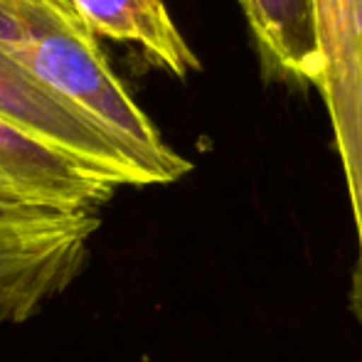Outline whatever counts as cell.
<instances>
[{
    "label": "cell",
    "mask_w": 362,
    "mask_h": 362,
    "mask_svg": "<svg viewBox=\"0 0 362 362\" xmlns=\"http://www.w3.org/2000/svg\"><path fill=\"white\" fill-rule=\"evenodd\" d=\"M121 187L0 119V195L62 210L101 212Z\"/></svg>",
    "instance_id": "5"
},
{
    "label": "cell",
    "mask_w": 362,
    "mask_h": 362,
    "mask_svg": "<svg viewBox=\"0 0 362 362\" xmlns=\"http://www.w3.org/2000/svg\"><path fill=\"white\" fill-rule=\"evenodd\" d=\"M0 119L104 175L116 187H151L124 141L94 114L49 89L0 49Z\"/></svg>",
    "instance_id": "3"
},
{
    "label": "cell",
    "mask_w": 362,
    "mask_h": 362,
    "mask_svg": "<svg viewBox=\"0 0 362 362\" xmlns=\"http://www.w3.org/2000/svg\"><path fill=\"white\" fill-rule=\"evenodd\" d=\"M67 3H69V0H67Z\"/></svg>",
    "instance_id": "8"
},
{
    "label": "cell",
    "mask_w": 362,
    "mask_h": 362,
    "mask_svg": "<svg viewBox=\"0 0 362 362\" xmlns=\"http://www.w3.org/2000/svg\"><path fill=\"white\" fill-rule=\"evenodd\" d=\"M269 64L300 84L320 86L325 72L315 0H239Z\"/></svg>",
    "instance_id": "7"
},
{
    "label": "cell",
    "mask_w": 362,
    "mask_h": 362,
    "mask_svg": "<svg viewBox=\"0 0 362 362\" xmlns=\"http://www.w3.org/2000/svg\"><path fill=\"white\" fill-rule=\"evenodd\" d=\"M99 227L101 212L0 195V328L28 323L74 286Z\"/></svg>",
    "instance_id": "2"
},
{
    "label": "cell",
    "mask_w": 362,
    "mask_h": 362,
    "mask_svg": "<svg viewBox=\"0 0 362 362\" xmlns=\"http://www.w3.org/2000/svg\"><path fill=\"white\" fill-rule=\"evenodd\" d=\"M96 37L139 47L156 67L185 79L200 59L177 30L165 0H69Z\"/></svg>",
    "instance_id": "6"
},
{
    "label": "cell",
    "mask_w": 362,
    "mask_h": 362,
    "mask_svg": "<svg viewBox=\"0 0 362 362\" xmlns=\"http://www.w3.org/2000/svg\"><path fill=\"white\" fill-rule=\"evenodd\" d=\"M0 49L114 131L146 170L151 187L173 185L192 170L116 76L72 3L0 0Z\"/></svg>",
    "instance_id": "1"
},
{
    "label": "cell",
    "mask_w": 362,
    "mask_h": 362,
    "mask_svg": "<svg viewBox=\"0 0 362 362\" xmlns=\"http://www.w3.org/2000/svg\"><path fill=\"white\" fill-rule=\"evenodd\" d=\"M325 72L320 94L328 106L358 234L350 303L362 325V0H315Z\"/></svg>",
    "instance_id": "4"
}]
</instances>
